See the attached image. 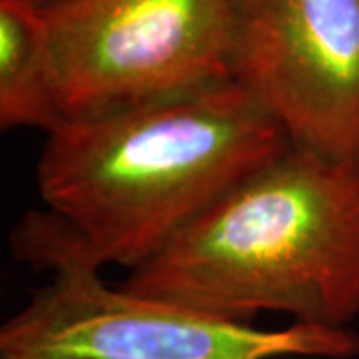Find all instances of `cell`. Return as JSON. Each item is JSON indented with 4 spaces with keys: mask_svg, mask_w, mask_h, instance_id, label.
<instances>
[{
    "mask_svg": "<svg viewBox=\"0 0 359 359\" xmlns=\"http://www.w3.org/2000/svg\"><path fill=\"white\" fill-rule=\"evenodd\" d=\"M11 248L52 278L0 327V359L359 358V335L349 327L256 330L112 287L76 231L50 210L28 212Z\"/></svg>",
    "mask_w": 359,
    "mask_h": 359,
    "instance_id": "3957f363",
    "label": "cell"
},
{
    "mask_svg": "<svg viewBox=\"0 0 359 359\" xmlns=\"http://www.w3.org/2000/svg\"><path fill=\"white\" fill-rule=\"evenodd\" d=\"M290 146L280 124L231 80L66 120L46 134L36 188L100 268L132 271Z\"/></svg>",
    "mask_w": 359,
    "mask_h": 359,
    "instance_id": "6da1fadb",
    "label": "cell"
},
{
    "mask_svg": "<svg viewBox=\"0 0 359 359\" xmlns=\"http://www.w3.org/2000/svg\"><path fill=\"white\" fill-rule=\"evenodd\" d=\"M42 14L66 120L231 82L236 0H66Z\"/></svg>",
    "mask_w": 359,
    "mask_h": 359,
    "instance_id": "277c9868",
    "label": "cell"
},
{
    "mask_svg": "<svg viewBox=\"0 0 359 359\" xmlns=\"http://www.w3.org/2000/svg\"><path fill=\"white\" fill-rule=\"evenodd\" d=\"M231 80L292 146L359 170V0H236Z\"/></svg>",
    "mask_w": 359,
    "mask_h": 359,
    "instance_id": "5b68a950",
    "label": "cell"
},
{
    "mask_svg": "<svg viewBox=\"0 0 359 359\" xmlns=\"http://www.w3.org/2000/svg\"><path fill=\"white\" fill-rule=\"evenodd\" d=\"M65 122L42 8L0 0V128L48 134Z\"/></svg>",
    "mask_w": 359,
    "mask_h": 359,
    "instance_id": "8992f818",
    "label": "cell"
},
{
    "mask_svg": "<svg viewBox=\"0 0 359 359\" xmlns=\"http://www.w3.org/2000/svg\"><path fill=\"white\" fill-rule=\"evenodd\" d=\"M122 287L236 323L280 311L346 330L359 316V170L290 146Z\"/></svg>",
    "mask_w": 359,
    "mask_h": 359,
    "instance_id": "7a4b0ae2",
    "label": "cell"
},
{
    "mask_svg": "<svg viewBox=\"0 0 359 359\" xmlns=\"http://www.w3.org/2000/svg\"><path fill=\"white\" fill-rule=\"evenodd\" d=\"M26 2H30V4H34L39 8H48V6L60 4V2H66V0H26Z\"/></svg>",
    "mask_w": 359,
    "mask_h": 359,
    "instance_id": "52a82bcc",
    "label": "cell"
}]
</instances>
